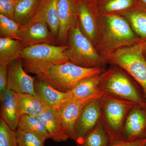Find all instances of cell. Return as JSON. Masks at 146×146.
<instances>
[{"instance_id":"52a82bcc","label":"cell","mask_w":146,"mask_h":146,"mask_svg":"<svg viewBox=\"0 0 146 146\" xmlns=\"http://www.w3.org/2000/svg\"><path fill=\"white\" fill-rule=\"evenodd\" d=\"M18 40L24 48L39 44H58L46 23L43 19L35 17L21 26Z\"/></svg>"},{"instance_id":"8fae6325","label":"cell","mask_w":146,"mask_h":146,"mask_svg":"<svg viewBox=\"0 0 146 146\" xmlns=\"http://www.w3.org/2000/svg\"><path fill=\"white\" fill-rule=\"evenodd\" d=\"M34 90L36 96L49 107L58 109L73 99L70 91H59L36 76L35 77Z\"/></svg>"},{"instance_id":"8992f818","label":"cell","mask_w":146,"mask_h":146,"mask_svg":"<svg viewBox=\"0 0 146 146\" xmlns=\"http://www.w3.org/2000/svg\"><path fill=\"white\" fill-rule=\"evenodd\" d=\"M112 59L140 84L146 98V60L141 46L119 50Z\"/></svg>"},{"instance_id":"ba28073f","label":"cell","mask_w":146,"mask_h":146,"mask_svg":"<svg viewBox=\"0 0 146 146\" xmlns=\"http://www.w3.org/2000/svg\"><path fill=\"white\" fill-rule=\"evenodd\" d=\"M120 138L127 141L146 138V103L136 104L129 110L124 122Z\"/></svg>"},{"instance_id":"f1b7e54d","label":"cell","mask_w":146,"mask_h":146,"mask_svg":"<svg viewBox=\"0 0 146 146\" xmlns=\"http://www.w3.org/2000/svg\"><path fill=\"white\" fill-rule=\"evenodd\" d=\"M132 4V0H111L106 4L105 9L108 12L123 10Z\"/></svg>"},{"instance_id":"4fadbf2b","label":"cell","mask_w":146,"mask_h":146,"mask_svg":"<svg viewBox=\"0 0 146 146\" xmlns=\"http://www.w3.org/2000/svg\"><path fill=\"white\" fill-rule=\"evenodd\" d=\"M57 9L59 24L58 43L59 45H67L70 32L77 22L76 7L74 0H58Z\"/></svg>"},{"instance_id":"5bb4252c","label":"cell","mask_w":146,"mask_h":146,"mask_svg":"<svg viewBox=\"0 0 146 146\" xmlns=\"http://www.w3.org/2000/svg\"><path fill=\"white\" fill-rule=\"evenodd\" d=\"M17 93L7 89L0 95L1 118L12 130L16 131L21 116L18 112Z\"/></svg>"},{"instance_id":"30bf717a","label":"cell","mask_w":146,"mask_h":146,"mask_svg":"<svg viewBox=\"0 0 146 146\" xmlns=\"http://www.w3.org/2000/svg\"><path fill=\"white\" fill-rule=\"evenodd\" d=\"M7 88L19 94L36 96L34 90L35 77L25 70L21 58L13 60L7 65Z\"/></svg>"},{"instance_id":"d4e9b609","label":"cell","mask_w":146,"mask_h":146,"mask_svg":"<svg viewBox=\"0 0 146 146\" xmlns=\"http://www.w3.org/2000/svg\"><path fill=\"white\" fill-rule=\"evenodd\" d=\"M21 26L14 20L0 13V37L19 40Z\"/></svg>"},{"instance_id":"d6986e66","label":"cell","mask_w":146,"mask_h":146,"mask_svg":"<svg viewBox=\"0 0 146 146\" xmlns=\"http://www.w3.org/2000/svg\"><path fill=\"white\" fill-rule=\"evenodd\" d=\"M23 49L18 40L0 37V65L7 66L13 60L21 58Z\"/></svg>"},{"instance_id":"e575fe53","label":"cell","mask_w":146,"mask_h":146,"mask_svg":"<svg viewBox=\"0 0 146 146\" xmlns=\"http://www.w3.org/2000/svg\"><path fill=\"white\" fill-rule=\"evenodd\" d=\"M16 1H17V0H14V1H15V2H16Z\"/></svg>"},{"instance_id":"7a4b0ae2","label":"cell","mask_w":146,"mask_h":146,"mask_svg":"<svg viewBox=\"0 0 146 146\" xmlns=\"http://www.w3.org/2000/svg\"><path fill=\"white\" fill-rule=\"evenodd\" d=\"M67 45L39 44L23 49L21 58L27 72L36 74L42 68L68 62L65 56Z\"/></svg>"},{"instance_id":"484cf974","label":"cell","mask_w":146,"mask_h":146,"mask_svg":"<svg viewBox=\"0 0 146 146\" xmlns=\"http://www.w3.org/2000/svg\"><path fill=\"white\" fill-rule=\"evenodd\" d=\"M18 146H45V141L36 134L17 129Z\"/></svg>"},{"instance_id":"836d02e7","label":"cell","mask_w":146,"mask_h":146,"mask_svg":"<svg viewBox=\"0 0 146 146\" xmlns=\"http://www.w3.org/2000/svg\"><path fill=\"white\" fill-rule=\"evenodd\" d=\"M142 1V2L144 3L145 5H146V0H141Z\"/></svg>"},{"instance_id":"4316f807","label":"cell","mask_w":146,"mask_h":146,"mask_svg":"<svg viewBox=\"0 0 146 146\" xmlns=\"http://www.w3.org/2000/svg\"><path fill=\"white\" fill-rule=\"evenodd\" d=\"M0 146H18L16 131L12 130L0 118Z\"/></svg>"},{"instance_id":"5b68a950","label":"cell","mask_w":146,"mask_h":146,"mask_svg":"<svg viewBox=\"0 0 146 146\" xmlns=\"http://www.w3.org/2000/svg\"><path fill=\"white\" fill-rule=\"evenodd\" d=\"M99 100L102 120L110 137L120 138L126 117L136 104L102 92Z\"/></svg>"},{"instance_id":"d6a6232c","label":"cell","mask_w":146,"mask_h":146,"mask_svg":"<svg viewBox=\"0 0 146 146\" xmlns=\"http://www.w3.org/2000/svg\"><path fill=\"white\" fill-rule=\"evenodd\" d=\"M141 48H142L144 57H145L146 60V41L144 42L143 44L141 45Z\"/></svg>"},{"instance_id":"44dd1931","label":"cell","mask_w":146,"mask_h":146,"mask_svg":"<svg viewBox=\"0 0 146 146\" xmlns=\"http://www.w3.org/2000/svg\"><path fill=\"white\" fill-rule=\"evenodd\" d=\"M108 29L112 36L118 40H130L134 37L129 25L122 18L115 15L108 16Z\"/></svg>"},{"instance_id":"7c38bea8","label":"cell","mask_w":146,"mask_h":146,"mask_svg":"<svg viewBox=\"0 0 146 146\" xmlns=\"http://www.w3.org/2000/svg\"><path fill=\"white\" fill-rule=\"evenodd\" d=\"M96 98L72 99L57 109L66 135L69 139L75 141L76 122L84 108Z\"/></svg>"},{"instance_id":"83f0119b","label":"cell","mask_w":146,"mask_h":146,"mask_svg":"<svg viewBox=\"0 0 146 146\" xmlns=\"http://www.w3.org/2000/svg\"><path fill=\"white\" fill-rule=\"evenodd\" d=\"M129 17L134 30L141 37L146 38V11L133 12Z\"/></svg>"},{"instance_id":"603a6c76","label":"cell","mask_w":146,"mask_h":146,"mask_svg":"<svg viewBox=\"0 0 146 146\" xmlns=\"http://www.w3.org/2000/svg\"><path fill=\"white\" fill-rule=\"evenodd\" d=\"M110 141L109 132L101 118L96 127L85 136L81 146H108Z\"/></svg>"},{"instance_id":"9c48e42d","label":"cell","mask_w":146,"mask_h":146,"mask_svg":"<svg viewBox=\"0 0 146 146\" xmlns=\"http://www.w3.org/2000/svg\"><path fill=\"white\" fill-rule=\"evenodd\" d=\"M99 98L92 100L84 106L76 122V140L78 146H81L86 135L97 125L101 118Z\"/></svg>"},{"instance_id":"9a60e30c","label":"cell","mask_w":146,"mask_h":146,"mask_svg":"<svg viewBox=\"0 0 146 146\" xmlns=\"http://www.w3.org/2000/svg\"><path fill=\"white\" fill-rule=\"evenodd\" d=\"M36 117L44 124L50 139L55 142L68 141L69 138L65 133L56 108L48 107Z\"/></svg>"},{"instance_id":"e0dca14e","label":"cell","mask_w":146,"mask_h":146,"mask_svg":"<svg viewBox=\"0 0 146 146\" xmlns=\"http://www.w3.org/2000/svg\"><path fill=\"white\" fill-rule=\"evenodd\" d=\"M96 75L82 80L71 89L73 99L99 98L101 96L99 85L100 76Z\"/></svg>"},{"instance_id":"7402d4cb","label":"cell","mask_w":146,"mask_h":146,"mask_svg":"<svg viewBox=\"0 0 146 146\" xmlns=\"http://www.w3.org/2000/svg\"><path fill=\"white\" fill-rule=\"evenodd\" d=\"M76 14L78 17L81 31L90 40L94 41L96 34V25L93 15L87 6L81 2L77 7ZM78 23V24H79Z\"/></svg>"},{"instance_id":"cb8c5ba5","label":"cell","mask_w":146,"mask_h":146,"mask_svg":"<svg viewBox=\"0 0 146 146\" xmlns=\"http://www.w3.org/2000/svg\"><path fill=\"white\" fill-rule=\"evenodd\" d=\"M18 129L34 133L45 141L50 138L44 124L36 117L22 115L19 121Z\"/></svg>"},{"instance_id":"277c9868","label":"cell","mask_w":146,"mask_h":146,"mask_svg":"<svg viewBox=\"0 0 146 146\" xmlns=\"http://www.w3.org/2000/svg\"><path fill=\"white\" fill-rule=\"evenodd\" d=\"M67 43L64 52L69 61L84 68H98L99 56L81 31L78 22L70 32Z\"/></svg>"},{"instance_id":"4dcf8cb0","label":"cell","mask_w":146,"mask_h":146,"mask_svg":"<svg viewBox=\"0 0 146 146\" xmlns=\"http://www.w3.org/2000/svg\"><path fill=\"white\" fill-rule=\"evenodd\" d=\"M146 138L133 141H124L121 138L110 137V141L108 146H145Z\"/></svg>"},{"instance_id":"1f68e13d","label":"cell","mask_w":146,"mask_h":146,"mask_svg":"<svg viewBox=\"0 0 146 146\" xmlns=\"http://www.w3.org/2000/svg\"><path fill=\"white\" fill-rule=\"evenodd\" d=\"M7 66L0 65V95L7 89Z\"/></svg>"},{"instance_id":"ac0fdd59","label":"cell","mask_w":146,"mask_h":146,"mask_svg":"<svg viewBox=\"0 0 146 146\" xmlns=\"http://www.w3.org/2000/svg\"><path fill=\"white\" fill-rule=\"evenodd\" d=\"M16 101L20 116L27 115L37 117L48 109L41 100L36 96L17 93Z\"/></svg>"},{"instance_id":"d590c367","label":"cell","mask_w":146,"mask_h":146,"mask_svg":"<svg viewBox=\"0 0 146 146\" xmlns=\"http://www.w3.org/2000/svg\"><path fill=\"white\" fill-rule=\"evenodd\" d=\"M145 146H146V144L145 145Z\"/></svg>"},{"instance_id":"ffe728a7","label":"cell","mask_w":146,"mask_h":146,"mask_svg":"<svg viewBox=\"0 0 146 146\" xmlns=\"http://www.w3.org/2000/svg\"><path fill=\"white\" fill-rule=\"evenodd\" d=\"M40 0H17L13 20L22 26L28 22L36 12Z\"/></svg>"},{"instance_id":"6da1fadb","label":"cell","mask_w":146,"mask_h":146,"mask_svg":"<svg viewBox=\"0 0 146 146\" xmlns=\"http://www.w3.org/2000/svg\"><path fill=\"white\" fill-rule=\"evenodd\" d=\"M101 71L98 68H84L68 61L42 68L35 75L57 90L67 92L82 80L99 74Z\"/></svg>"},{"instance_id":"2e32d148","label":"cell","mask_w":146,"mask_h":146,"mask_svg":"<svg viewBox=\"0 0 146 146\" xmlns=\"http://www.w3.org/2000/svg\"><path fill=\"white\" fill-rule=\"evenodd\" d=\"M58 1L40 0L35 14L33 16L44 20L48 25L51 32L56 39L59 26Z\"/></svg>"},{"instance_id":"f546056e","label":"cell","mask_w":146,"mask_h":146,"mask_svg":"<svg viewBox=\"0 0 146 146\" xmlns=\"http://www.w3.org/2000/svg\"><path fill=\"white\" fill-rule=\"evenodd\" d=\"M15 5L14 0H0V13L13 20Z\"/></svg>"},{"instance_id":"3957f363","label":"cell","mask_w":146,"mask_h":146,"mask_svg":"<svg viewBox=\"0 0 146 146\" xmlns=\"http://www.w3.org/2000/svg\"><path fill=\"white\" fill-rule=\"evenodd\" d=\"M100 77L101 92L136 104L146 103L145 96L119 69H112L100 76Z\"/></svg>"}]
</instances>
